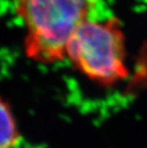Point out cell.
<instances>
[{
	"mask_svg": "<svg viewBox=\"0 0 147 148\" xmlns=\"http://www.w3.org/2000/svg\"><path fill=\"white\" fill-rule=\"evenodd\" d=\"M102 0H19L25 21V49L29 58L50 63L66 56L69 40L86 20L98 18Z\"/></svg>",
	"mask_w": 147,
	"mask_h": 148,
	"instance_id": "obj_1",
	"label": "cell"
},
{
	"mask_svg": "<svg viewBox=\"0 0 147 148\" xmlns=\"http://www.w3.org/2000/svg\"><path fill=\"white\" fill-rule=\"evenodd\" d=\"M66 56L91 79L109 85L128 75L124 36L117 18L86 20L69 40Z\"/></svg>",
	"mask_w": 147,
	"mask_h": 148,
	"instance_id": "obj_2",
	"label": "cell"
},
{
	"mask_svg": "<svg viewBox=\"0 0 147 148\" xmlns=\"http://www.w3.org/2000/svg\"><path fill=\"white\" fill-rule=\"evenodd\" d=\"M17 140L14 119L7 104L0 99V148H14Z\"/></svg>",
	"mask_w": 147,
	"mask_h": 148,
	"instance_id": "obj_3",
	"label": "cell"
},
{
	"mask_svg": "<svg viewBox=\"0 0 147 148\" xmlns=\"http://www.w3.org/2000/svg\"><path fill=\"white\" fill-rule=\"evenodd\" d=\"M146 2H147V0H146Z\"/></svg>",
	"mask_w": 147,
	"mask_h": 148,
	"instance_id": "obj_4",
	"label": "cell"
}]
</instances>
